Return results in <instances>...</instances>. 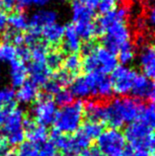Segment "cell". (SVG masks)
<instances>
[{
  "label": "cell",
  "mask_w": 155,
  "mask_h": 156,
  "mask_svg": "<svg viewBox=\"0 0 155 156\" xmlns=\"http://www.w3.org/2000/svg\"><path fill=\"white\" fill-rule=\"evenodd\" d=\"M143 102L133 97L116 98L105 103L104 125L119 129L125 122L136 121L144 109Z\"/></svg>",
  "instance_id": "1"
},
{
  "label": "cell",
  "mask_w": 155,
  "mask_h": 156,
  "mask_svg": "<svg viewBox=\"0 0 155 156\" xmlns=\"http://www.w3.org/2000/svg\"><path fill=\"white\" fill-rule=\"evenodd\" d=\"M84 103L81 100L72 102L58 110L54 121L55 130L63 134L75 133L82 125Z\"/></svg>",
  "instance_id": "2"
},
{
  "label": "cell",
  "mask_w": 155,
  "mask_h": 156,
  "mask_svg": "<svg viewBox=\"0 0 155 156\" xmlns=\"http://www.w3.org/2000/svg\"><path fill=\"white\" fill-rule=\"evenodd\" d=\"M26 117L24 111L18 107H13L6 110L5 118L3 124L0 126L2 138L7 142V144L12 146L20 145L25 140V130L24 122Z\"/></svg>",
  "instance_id": "3"
},
{
  "label": "cell",
  "mask_w": 155,
  "mask_h": 156,
  "mask_svg": "<svg viewBox=\"0 0 155 156\" xmlns=\"http://www.w3.org/2000/svg\"><path fill=\"white\" fill-rule=\"evenodd\" d=\"M96 148L105 156H129L132 151L126 145L124 133L117 129L103 130L97 138Z\"/></svg>",
  "instance_id": "4"
},
{
  "label": "cell",
  "mask_w": 155,
  "mask_h": 156,
  "mask_svg": "<svg viewBox=\"0 0 155 156\" xmlns=\"http://www.w3.org/2000/svg\"><path fill=\"white\" fill-rule=\"evenodd\" d=\"M153 130L143 121L136 120L129 122L125 129V138L132 150L147 149L149 138Z\"/></svg>",
  "instance_id": "5"
},
{
  "label": "cell",
  "mask_w": 155,
  "mask_h": 156,
  "mask_svg": "<svg viewBox=\"0 0 155 156\" xmlns=\"http://www.w3.org/2000/svg\"><path fill=\"white\" fill-rule=\"evenodd\" d=\"M58 15L55 11L51 10H40L36 12L29 19L28 34L25 37V44H32L38 42L42 36V31L44 28L55 23Z\"/></svg>",
  "instance_id": "6"
},
{
  "label": "cell",
  "mask_w": 155,
  "mask_h": 156,
  "mask_svg": "<svg viewBox=\"0 0 155 156\" xmlns=\"http://www.w3.org/2000/svg\"><path fill=\"white\" fill-rule=\"evenodd\" d=\"M137 74L138 73L132 68H129L125 65H118L111 72V77H110L114 93L122 96L130 93Z\"/></svg>",
  "instance_id": "7"
},
{
  "label": "cell",
  "mask_w": 155,
  "mask_h": 156,
  "mask_svg": "<svg viewBox=\"0 0 155 156\" xmlns=\"http://www.w3.org/2000/svg\"><path fill=\"white\" fill-rule=\"evenodd\" d=\"M56 112H58V107L55 102L47 94L41 96L33 108V116L35 118V122L44 126L54 124Z\"/></svg>",
  "instance_id": "8"
},
{
  "label": "cell",
  "mask_w": 155,
  "mask_h": 156,
  "mask_svg": "<svg viewBox=\"0 0 155 156\" xmlns=\"http://www.w3.org/2000/svg\"><path fill=\"white\" fill-rule=\"evenodd\" d=\"M85 76L91 88L93 96L106 100L114 94L112 82L108 75L102 73H86Z\"/></svg>",
  "instance_id": "9"
},
{
  "label": "cell",
  "mask_w": 155,
  "mask_h": 156,
  "mask_svg": "<svg viewBox=\"0 0 155 156\" xmlns=\"http://www.w3.org/2000/svg\"><path fill=\"white\" fill-rule=\"evenodd\" d=\"M94 55L97 61L99 73L108 75L118 66V58L116 55H114L104 47L98 46L94 50Z\"/></svg>",
  "instance_id": "10"
},
{
  "label": "cell",
  "mask_w": 155,
  "mask_h": 156,
  "mask_svg": "<svg viewBox=\"0 0 155 156\" xmlns=\"http://www.w3.org/2000/svg\"><path fill=\"white\" fill-rule=\"evenodd\" d=\"M24 130H25V137L28 141L40 145L47 142L50 133L47 129V126L37 124L33 120H25L24 122Z\"/></svg>",
  "instance_id": "11"
},
{
  "label": "cell",
  "mask_w": 155,
  "mask_h": 156,
  "mask_svg": "<svg viewBox=\"0 0 155 156\" xmlns=\"http://www.w3.org/2000/svg\"><path fill=\"white\" fill-rule=\"evenodd\" d=\"M27 69H28V75H30L31 77V81H33L38 86L41 85L44 86L50 80L51 70L48 67L46 62L31 61Z\"/></svg>",
  "instance_id": "12"
},
{
  "label": "cell",
  "mask_w": 155,
  "mask_h": 156,
  "mask_svg": "<svg viewBox=\"0 0 155 156\" xmlns=\"http://www.w3.org/2000/svg\"><path fill=\"white\" fill-rule=\"evenodd\" d=\"M139 64L143 75L155 78V51L151 47L144 46L139 53Z\"/></svg>",
  "instance_id": "13"
},
{
  "label": "cell",
  "mask_w": 155,
  "mask_h": 156,
  "mask_svg": "<svg viewBox=\"0 0 155 156\" xmlns=\"http://www.w3.org/2000/svg\"><path fill=\"white\" fill-rule=\"evenodd\" d=\"M51 142L55 145L56 149L62 151L63 156H77L70 135L54 130L51 133Z\"/></svg>",
  "instance_id": "14"
},
{
  "label": "cell",
  "mask_w": 155,
  "mask_h": 156,
  "mask_svg": "<svg viewBox=\"0 0 155 156\" xmlns=\"http://www.w3.org/2000/svg\"><path fill=\"white\" fill-rule=\"evenodd\" d=\"M105 103L97 100H89L84 104V116L88 121L101 122L105 121Z\"/></svg>",
  "instance_id": "15"
},
{
  "label": "cell",
  "mask_w": 155,
  "mask_h": 156,
  "mask_svg": "<svg viewBox=\"0 0 155 156\" xmlns=\"http://www.w3.org/2000/svg\"><path fill=\"white\" fill-rule=\"evenodd\" d=\"M63 46L64 50H66L70 53H76L81 51V39L75 30V27L73 24H67L64 27L63 33Z\"/></svg>",
  "instance_id": "16"
},
{
  "label": "cell",
  "mask_w": 155,
  "mask_h": 156,
  "mask_svg": "<svg viewBox=\"0 0 155 156\" xmlns=\"http://www.w3.org/2000/svg\"><path fill=\"white\" fill-rule=\"evenodd\" d=\"M39 97V86L34 82L29 80L23 83L18 88L17 93L15 94V98L18 102L23 104H28L34 102Z\"/></svg>",
  "instance_id": "17"
},
{
  "label": "cell",
  "mask_w": 155,
  "mask_h": 156,
  "mask_svg": "<svg viewBox=\"0 0 155 156\" xmlns=\"http://www.w3.org/2000/svg\"><path fill=\"white\" fill-rule=\"evenodd\" d=\"M10 79L13 87L19 88L23 83L27 81L28 69L24 61L20 59H15L10 62Z\"/></svg>",
  "instance_id": "18"
},
{
  "label": "cell",
  "mask_w": 155,
  "mask_h": 156,
  "mask_svg": "<svg viewBox=\"0 0 155 156\" xmlns=\"http://www.w3.org/2000/svg\"><path fill=\"white\" fill-rule=\"evenodd\" d=\"M150 88H151V82L149 78L145 77L143 74H137L134 79L130 93L133 98H136V99H148Z\"/></svg>",
  "instance_id": "19"
},
{
  "label": "cell",
  "mask_w": 155,
  "mask_h": 156,
  "mask_svg": "<svg viewBox=\"0 0 155 156\" xmlns=\"http://www.w3.org/2000/svg\"><path fill=\"white\" fill-rule=\"evenodd\" d=\"M63 33H64V26L55 22L44 28L42 31V36L41 37H43L44 43L47 44L56 46V44H58L62 41Z\"/></svg>",
  "instance_id": "20"
},
{
  "label": "cell",
  "mask_w": 155,
  "mask_h": 156,
  "mask_svg": "<svg viewBox=\"0 0 155 156\" xmlns=\"http://www.w3.org/2000/svg\"><path fill=\"white\" fill-rule=\"evenodd\" d=\"M71 11H72V20L74 24L93 21L94 17H95V11L82 5L77 0H73L72 1Z\"/></svg>",
  "instance_id": "21"
},
{
  "label": "cell",
  "mask_w": 155,
  "mask_h": 156,
  "mask_svg": "<svg viewBox=\"0 0 155 156\" xmlns=\"http://www.w3.org/2000/svg\"><path fill=\"white\" fill-rule=\"evenodd\" d=\"M75 30L78 34L79 38L85 42H90L94 41L98 37L97 27L95 21H87V22H81L74 24Z\"/></svg>",
  "instance_id": "22"
},
{
  "label": "cell",
  "mask_w": 155,
  "mask_h": 156,
  "mask_svg": "<svg viewBox=\"0 0 155 156\" xmlns=\"http://www.w3.org/2000/svg\"><path fill=\"white\" fill-rule=\"evenodd\" d=\"M7 26H9V30L21 33L28 30L29 27V19L26 17L22 12H14L7 18Z\"/></svg>",
  "instance_id": "23"
},
{
  "label": "cell",
  "mask_w": 155,
  "mask_h": 156,
  "mask_svg": "<svg viewBox=\"0 0 155 156\" xmlns=\"http://www.w3.org/2000/svg\"><path fill=\"white\" fill-rule=\"evenodd\" d=\"M70 92L74 97L80 98V99L81 98H87L92 95L91 88L84 76L74 78V80L71 83Z\"/></svg>",
  "instance_id": "24"
},
{
  "label": "cell",
  "mask_w": 155,
  "mask_h": 156,
  "mask_svg": "<svg viewBox=\"0 0 155 156\" xmlns=\"http://www.w3.org/2000/svg\"><path fill=\"white\" fill-rule=\"evenodd\" d=\"M62 65L65 71L75 77L82 69V59L77 53H70L63 58Z\"/></svg>",
  "instance_id": "25"
},
{
  "label": "cell",
  "mask_w": 155,
  "mask_h": 156,
  "mask_svg": "<svg viewBox=\"0 0 155 156\" xmlns=\"http://www.w3.org/2000/svg\"><path fill=\"white\" fill-rule=\"evenodd\" d=\"M30 60L37 62H46L47 55L48 53V48L47 44L36 42L30 44Z\"/></svg>",
  "instance_id": "26"
},
{
  "label": "cell",
  "mask_w": 155,
  "mask_h": 156,
  "mask_svg": "<svg viewBox=\"0 0 155 156\" xmlns=\"http://www.w3.org/2000/svg\"><path fill=\"white\" fill-rule=\"evenodd\" d=\"M78 129L82 133L86 135L89 139H91L93 141L99 137V135L103 133L104 125L101 124V122L87 121V122H85L84 124L81 125V126Z\"/></svg>",
  "instance_id": "27"
},
{
  "label": "cell",
  "mask_w": 155,
  "mask_h": 156,
  "mask_svg": "<svg viewBox=\"0 0 155 156\" xmlns=\"http://www.w3.org/2000/svg\"><path fill=\"white\" fill-rule=\"evenodd\" d=\"M17 59V48L9 42H0V62H12Z\"/></svg>",
  "instance_id": "28"
},
{
  "label": "cell",
  "mask_w": 155,
  "mask_h": 156,
  "mask_svg": "<svg viewBox=\"0 0 155 156\" xmlns=\"http://www.w3.org/2000/svg\"><path fill=\"white\" fill-rule=\"evenodd\" d=\"M15 92L10 88L0 89V108L9 110L15 106Z\"/></svg>",
  "instance_id": "29"
},
{
  "label": "cell",
  "mask_w": 155,
  "mask_h": 156,
  "mask_svg": "<svg viewBox=\"0 0 155 156\" xmlns=\"http://www.w3.org/2000/svg\"><path fill=\"white\" fill-rule=\"evenodd\" d=\"M39 145L29 141H24L19 145L18 149L13 152V156H38Z\"/></svg>",
  "instance_id": "30"
},
{
  "label": "cell",
  "mask_w": 155,
  "mask_h": 156,
  "mask_svg": "<svg viewBox=\"0 0 155 156\" xmlns=\"http://www.w3.org/2000/svg\"><path fill=\"white\" fill-rule=\"evenodd\" d=\"M139 120L143 121L152 130H155V104L151 103L144 107Z\"/></svg>",
  "instance_id": "31"
},
{
  "label": "cell",
  "mask_w": 155,
  "mask_h": 156,
  "mask_svg": "<svg viewBox=\"0 0 155 156\" xmlns=\"http://www.w3.org/2000/svg\"><path fill=\"white\" fill-rule=\"evenodd\" d=\"M118 55H119V59L118 60L123 65L132 62V60L134 59V56H136V53H134V50H133L132 43L125 44L120 50V51L118 52Z\"/></svg>",
  "instance_id": "32"
},
{
  "label": "cell",
  "mask_w": 155,
  "mask_h": 156,
  "mask_svg": "<svg viewBox=\"0 0 155 156\" xmlns=\"http://www.w3.org/2000/svg\"><path fill=\"white\" fill-rule=\"evenodd\" d=\"M63 58L62 52H59L58 51H48L46 59V63L48 65V67L51 70H58L60 67V65H62Z\"/></svg>",
  "instance_id": "33"
},
{
  "label": "cell",
  "mask_w": 155,
  "mask_h": 156,
  "mask_svg": "<svg viewBox=\"0 0 155 156\" xmlns=\"http://www.w3.org/2000/svg\"><path fill=\"white\" fill-rule=\"evenodd\" d=\"M52 80H55L60 87H64L69 84L72 83V81L74 80V76H72L70 73H68L67 71H65L64 69L62 70H58L55 71V73L52 75Z\"/></svg>",
  "instance_id": "34"
},
{
  "label": "cell",
  "mask_w": 155,
  "mask_h": 156,
  "mask_svg": "<svg viewBox=\"0 0 155 156\" xmlns=\"http://www.w3.org/2000/svg\"><path fill=\"white\" fill-rule=\"evenodd\" d=\"M74 99V96L72 95V93L70 92V90L66 89H62L60 91L55 95V104H58L59 106H67L69 104H71Z\"/></svg>",
  "instance_id": "35"
},
{
  "label": "cell",
  "mask_w": 155,
  "mask_h": 156,
  "mask_svg": "<svg viewBox=\"0 0 155 156\" xmlns=\"http://www.w3.org/2000/svg\"><path fill=\"white\" fill-rule=\"evenodd\" d=\"M118 5V0H100L99 4H98L97 9L99 13L102 15H105L115 10Z\"/></svg>",
  "instance_id": "36"
},
{
  "label": "cell",
  "mask_w": 155,
  "mask_h": 156,
  "mask_svg": "<svg viewBox=\"0 0 155 156\" xmlns=\"http://www.w3.org/2000/svg\"><path fill=\"white\" fill-rule=\"evenodd\" d=\"M38 156H58V149L51 141L44 142V144H42V147L39 148Z\"/></svg>",
  "instance_id": "37"
},
{
  "label": "cell",
  "mask_w": 155,
  "mask_h": 156,
  "mask_svg": "<svg viewBox=\"0 0 155 156\" xmlns=\"http://www.w3.org/2000/svg\"><path fill=\"white\" fill-rule=\"evenodd\" d=\"M44 86V91H46V94L48 96H51V95L55 96L56 94L62 89L55 80H52V79L48 80Z\"/></svg>",
  "instance_id": "38"
},
{
  "label": "cell",
  "mask_w": 155,
  "mask_h": 156,
  "mask_svg": "<svg viewBox=\"0 0 155 156\" xmlns=\"http://www.w3.org/2000/svg\"><path fill=\"white\" fill-rule=\"evenodd\" d=\"M17 58L26 62L30 60V50L26 46H21L17 48Z\"/></svg>",
  "instance_id": "39"
},
{
  "label": "cell",
  "mask_w": 155,
  "mask_h": 156,
  "mask_svg": "<svg viewBox=\"0 0 155 156\" xmlns=\"http://www.w3.org/2000/svg\"><path fill=\"white\" fill-rule=\"evenodd\" d=\"M16 7V0H0V10L4 12L12 11Z\"/></svg>",
  "instance_id": "40"
},
{
  "label": "cell",
  "mask_w": 155,
  "mask_h": 156,
  "mask_svg": "<svg viewBox=\"0 0 155 156\" xmlns=\"http://www.w3.org/2000/svg\"><path fill=\"white\" fill-rule=\"evenodd\" d=\"M77 1L80 2L82 5L86 6L87 8H89V9L95 11L97 9L100 0H77Z\"/></svg>",
  "instance_id": "41"
},
{
  "label": "cell",
  "mask_w": 155,
  "mask_h": 156,
  "mask_svg": "<svg viewBox=\"0 0 155 156\" xmlns=\"http://www.w3.org/2000/svg\"><path fill=\"white\" fill-rule=\"evenodd\" d=\"M147 151L149 153V156H155V131H153L151 136L149 138Z\"/></svg>",
  "instance_id": "42"
},
{
  "label": "cell",
  "mask_w": 155,
  "mask_h": 156,
  "mask_svg": "<svg viewBox=\"0 0 155 156\" xmlns=\"http://www.w3.org/2000/svg\"><path fill=\"white\" fill-rule=\"evenodd\" d=\"M7 15L4 11L0 10V34L6 30L7 27Z\"/></svg>",
  "instance_id": "43"
},
{
  "label": "cell",
  "mask_w": 155,
  "mask_h": 156,
  "mask_svg": "<svg viewBox=\"0 0 155 156\" xmlns=\"http://www.w3.org/2000/svg\"><path fill=\"white\" fill-rule=\"evenodd\" d=\"M147 22L151 26L155 27V3L150 7V9L148 11L147 14Z\"/></svg>",
  "instance_id": "44"
},
{
  "label": "cell",
  "mask_w": 155,
  "mask_h": 156,
  "mask_svg": "<svg viewBox=\"0 0 155 156\" xmlns=\"http://www.w3.org/2000/svg\"><path fill=\"white\" fill-rule=\"evenodd\" d=\"M9 152L10 151L9 148H8L7 142L2 137H0V156H7Z\"/></svg>",
  "instance_id": "45"
},
{
  "label": "cell",
  "mask_w": 155,
  "mask_h": 156,
  "mask_svg": "<svg viewBox=\"0 0 155 156\" xmlns=\"http://www.w3.org/2000/svg\"><path fill=\"white\" fill-rule=\"evenodd\" d=\"M33 4V0H16V7L20 10L25 9V8L31 6Z\"/></svg>",
  "instance_id": "46"
},
{
  "label": "cell",
  "mask_w": 155,
  "mask_h": 156,
  "mask_svg": "<svg viewBox=\"0 0 155 156\" xmlns=\"http://www.w3.org/2000/svg\"><path fill=\"white\" fill-rule=\"evenodd\" d=\"M129 156H149V153L147 149H138V150H132Z\"/></svg>",
  "instance_id": "47"
},
{
  "label": "cell",
  "mask_w": 155,
  "mask_h": 156,
  "mask_svg": "<svg viewBox=\"0 0 155 156\" xmlns=\"http://www.w3.org/2000/svg\"><path fill=\"white\" fill-rule=\"evenodd\" d=\"M148 99L151 101L152 104H155V78H153V81L151 82V88H150Z\"/></svg>",
  "instance_id": "48"
},
{
  "label": "cell",
  "mask_w": 155,
  "mask_h": 156,
  "mask_svg": "<svg viewBox=\"0 0 155 156\" xmlns=\"http://www.w3.org/2000/svg\"><path fill=\"white\" fill-rule=\"evenodd\" d=\"M48 1L50 0H33V4H35L38 7H44L48 3Z\"/></svg>",
  "instance_id": "49"
},
{
  "label": "cell",
  "mask_w": 155,
  "mask_h": 156,
  "mask_svg": "<svg viewBox=\"0 0 155 156\" xmlns=\"http://www.w3.org/2000/svg\"><path fill=\"white\" fill-rule=\"evenodd\" d=\"M5 114H6V110L0 108V126H1L3 124L4 118H5Z\"/></svg>",
  "instance_id": "50"
},
{
  "label": "cell",
  "mask_w": 155,
  "mask_h": 156,
  "mask_svg": "<svg viewBox=\"0 0 155 156\" xmlns=\"http://www.w3.org/2000/svg\"><path fill=\"white\" fill-rule=\"evenodd\" d=\"M151 48H152V50L155 51V35L153 36V39H152V46H151Z\"/></svg>",
  "instance_id": "51"
},
{
  "label": "cell",
  "mask_w": 155,
  "mask_h": 156,
  "mask_svg": "<svg viewBox=\"0 0 155 156\" xmlns=\"http://www.w3.org/2000/svg\"><path fill=\"white\" fill-rule=\"evenodd\" d=\"M81 156H85V155L84 154H81Z\"/></svg>",
  "instance_id": "52"
}]
</instances>
